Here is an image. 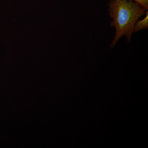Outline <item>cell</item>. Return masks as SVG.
Masks as SVG:
<instances>
[{
	"label": "cell",
	"mask_w": 148,
	"mask_h": 148,
	"mask_svg": "<svg viewBox=\"0 0 148 148\" xmlns=\"http://www.w3.org/2000/svg\"><path fill=\"white\" fill-rule=\"evenodd\" d=\"M108 5L109 16L112 19L111 27L116 29L110 47L113 48L124 36L130 42L135 24L147 10L132 0H110Z\"/></svg>",
	"instance_id": "1"
},
{
	"label": "cell",
	"mask_w": 148,
	"mask_h": 148,
	"mask_svg": "<svg viewBox=\"0 0 148 148\" xmlns=\"http://www.w3.org/2000/svg\"><path fill=\"white\" fill-rule=\"evenodd\" d=\"M138 3L140 5L145 8L147 10L148 8V0H132Z\"/></svg>",
	"instance_id": "3"
},
{
	"label": "cell",
	"mask_w": 148,
	"mask_h": 148,
	"mask_svg": "<svg viewBox=\"0 0 148 148\" xmlns=\"http://www.w3.org/2000/svg\"><path fill=\"white\" fill-rule=\"evenodd\" d=\"M146 16L143 20L138 21L136 22L133 29V33H136L143 29H147L148 27V11L146 12Z\"/></svg>",
	"instance_id": "2"
}]
</instances>
